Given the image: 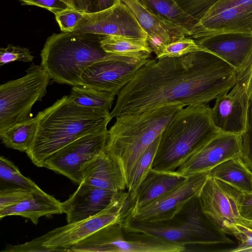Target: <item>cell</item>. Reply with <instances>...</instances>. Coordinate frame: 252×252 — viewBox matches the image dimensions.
<instances>
[{
	"label": "cell",
	"instance_id": "1",
	"mask_svg": "<svg viewBox=\"0 0 252 252\" xmlns=\"http://www.w3.org/2000/svg\"><path fill=\"white\" fill-rule=\"evenodd\" d=\"M236 75L233 67L206 51L150 58L119 92L110 116L173 105H205L227 93Z\"/></svg>",
	"mask_w": 252,
	"mask_h": 252
},
{
	"label": "cell",
	"instance_id": "2",
	"mask_svg": "<svg viewBox=\"0 0 252 252\" xmlns=\"http://www.w3.org/2000/svg\"><path fill=\"white\" fill-rule=\"evenodd\" d=\"M32 144L26 152L36 166L43 167L46 159L75 140L105 131L112 120L110 112L80 106L64 95L39 112Z\"/></svg>",
	"mask_w": 252,
	"mask_h": 252
},
{
	"label": "cell",
	"instance_id": "3",
	"mask_svg": "<svg viewBox=\"0 0 252 252\" xmlns=\"http://www.w3.org/2000/svg\"><path fill=\"white\" fill-rule=\"evenodd\" d=\"M198 196L168 220L147 222L127 216L122 221L124 228L186 248L193 246L200 251L226 252L224 248L235 242L204 213Z\"/></svg>",
	"mask_w": 252,
	"mask_h": 252
},
{
	"label": "cell",
	"instance_id": "4",
	"mask_svg": "<svg viewBox=\"0 0 252 252\" xmlns=\"http://www.w3.org/2000/svg\"><path fill=\"white\" fill-rule=\"evenodd\" d=\"M102 36L75 32L53 33L41 51L40 65L55 82L74 86L79 85L83 73L95 63L109 60L139 61L105 52L100 45Z\"/></svg>",
	"mask_w": 252,
	"mask_h": 252
},
{
	"label": "cell",
	"instance_id": "5",
	"mask_svg": "<svg viewBox=\"0 0 252 252\" xmlns=\"http://www.w3.org/2000/svg\"><path fill=\"white\" fill-rule=\"evenodd\" d=\"M207 104L179 110L162 131L152 169L174 172L189 157L220 133Z\"/></svg>",
	"mask_w": 252,
	"mask_h": 252
},
{
	"label": "cell",
	"instance_id": "6",
	"mask_svg": "<svg viewBox=\"0 0 252 252\" xmlns=\"http://www.w3.org/2000/svg\"><path fill=\"white\" fill-rule=\"evenodd\" d=\"M183 107L173 105L116 117L115 122L108 131L105 150L121 163L126 184L142 154Z\"/></svg>",
	"mask_w": 252,
	"mask_h": 252
},
{
	"label": "cell",
	"instance_id": "7",
	"mask_svg": "<svg viewBox=\"0 0 252 252\" xmlns=\"http://www.w3.org/2000/svg\"><path fill=\"white\" fill-rule=\"evenodd\" d=\"M26 72L0 86V132L32 117L33 105L47 93L51 79L40 65L32 64Z\"/></svg>",
	"mask_w": 252,
	"mask_h": 252
},
{
	"label": "cell",
	"instance_id": "8",
	"mask_svg": "<svg viewBox=\"0 0 252 252\" xmlns=\"http://www.w3.org/2000/svg\"><path fill=\"white\" fill-rule=\"evenodd\" d=\"M128 192L125 190L106 209L99 214L73 223L56 228L38 237L43 246L65 250L100 228L122 221L127 215Z\"/></svg>",
	"mask_w": 252,
	"mask_h": 252
},
{
	"label": "cell",
	"instance_id": "9",
	"mask_svg": "<svg viewBox=\"0 0 252 252\" xmlns=\"http://www.w3.org/2000/svg\"><path fill=\"white\" fill-rule=\"evenodd\" d=\"M108 131L86 135L70 142L48 157L43 167L79 185L84 166L105 149Z\"/></svg>",
	"mask_w": 252,
	"mask_h": 252
},
{
	"label": "cell",
	"instance_id": "10",
	"mask_svg": "<svg viewBox=\"0 0 252 252\" xmlns=\"http://www.w3.org/2000/svg\"><path fill=\"white\" fill-rule=\"evenodd\" d=\"M74 32L148 39L133 13L121 0H114L111 5L100 10L85 11Z\"/></svg>",
	"mask_w": 252,
	"mask_h": 252
},
{
	"label": "cell",
	"instance_id": "11",
	"mask_svg": "<svg viewBox=\"0 0 252 252\" xmlns=\"http://www.w3.org/2000/svg\"><path fill=\"white\" fill-rule=\"evenodd\" d=\"M242 192L209 175L198 196L204 213L226 234L232 225L240 222Z\"/></svg>",
	"mask_w": 252,
	"mask_h": 252
},
{
	"label": "cell",
	"instance_id": "12",
	"mask_svg": "<svg viewBox=\"0 0 252 252\" xmlns=\"http://www.w3.org/2000/svg\"><path fill=\"white\" fill-rule=\"evenodd\" d=\"M209 175L208 171L189 176L164 194L127 216L147 222L170 219L189 200L199 195Z\"/></svg>",
	"mask_w": 252,
	"mask_h": 252
},
{
	"label": "cell",
	"instance_id": "13",
	"mask_svg": "<svg viewBox=\"0 0 252 252\" xmlns=\"http://www.w3.org/2000/svg\"><path fill=\"white\" fill-rule=\"evenodd\" d=\"M241 155V134L220 132L186 159L175 172L187 177L210 171L220 163Z\"/></svg>",
	"mask_w": 252,
	"mask_h": 252
},
{
	"label": "cell",
	"instance_id": "14",
	"mask_svg": "<svg viewBox=\"0 0 252 252\" xmlns=\"http://www.w3.org/2000/svg\"><path fill=\"white\" fill-rule=\"evenodd\" d=\"M148 60L137 62L109 60L95 63L83 73L79 85L117 95Z\"/></svg>",
	"mask_w": 252,
	"mask_h": 252
},
{
	"label": "cell",
	"instance_id": "15",
	"mask_svg": "<svg viewBox=\"0 0 252 252\" xmlns=\"http://www.w3.org/2000/svg\"><path fill=\"white\" fill-rule=\"evenodd\" d=\"M124 191H116L80 183L76 190L62 202V211L66 214L67 223L99 214L109 207Z\"/></svg>",
	"mask_w": 252,
	"mask_h": 252
},
{
	"label": "cell",
	"instance_id": "16",
	"mask_svg": "<svg viewBox=\"0 0 252 252\" xmlns=\"http://www.w3.org/2000/svg\"><path fill=\"white\" fill-rule=\"evenodd\" d=\"M121 0L130 9L147 33L152 52L161 44L190 36L188 31L160 16L144 0Z\"/></svg>",
	"mask_w": 252,
	"mask_h": 252
},
{
	"label": "cell",
	"instance_id": "17",
	"mask_svg": "<svg viewBox=\"0 0 252 252\" xmlns=\"http://www.w3.org/2000/svg\"><path fill=\"white\" fill-rule=\"evenodd\" d=\"M224 33L252 34V5L231 6L202 18L195 25L189 37L196 40Z\"/></svg>",
	"mask_w": 252,
	"mask_h": 252
},
{
	"label": "cell",
	"instance_id": "18",
	"mask_svg": "<svg viewBox=\"0 0 252 252\" xmlns=\"http://www.w3.org/2000/svg\"><path fill=\"white\" fill-rule=\"evenodd\" d=\"M195 41L201 48L220 58L236 71L242 67L252 54V34L220 33Z\"/></svg>",
	"mask_w": 252,
	"mask_h": 252
},
{
	"label": "cell",
	"instance_id": "19",
	"mask_svg": "<svg viewBox=\"0 0 252 252\" xmlns=\"http://www.w3.org/2000/svg\"><path fill=\"white\" fill-rule=\"evenodd\" d=\"M249 102L246 94L233 87L216 99L211 108L214 125L221 132L241 134L245 128Z\"/></svg>",
	"mask_w": 252,
	"mask_h": 252
},
{
	"label": "cell",
	"instance_id": "20",
	"mask_svg": "<svg viewBox=\"0 0 252 252\" xmlns=\"http://www.w3.org/2000/svg\"><path fill=\"white\" fill-rule=\"evenodd\" d=\"M81 183L116 191L126 189V180L121 163L105 149L84 166Z\"/></svg>",
	"mask_w": 252,
	"mask_h": 252
},
{
	"label": "cell",
	"instance_id": "21",
	"mask_svg": "<svg viewBox=\"0 0 252 252\" xmlns=\"http://www.w3.org/2000/svg\"><path fill=\"white\" fill-rule=\"evenodd\" d=\"M186 178L175 171L160 172L151 168L135 193L128 215L164 194Z\"/></svg>",
	"mask_w": 252,
	"mask_h": 252
},
{
	"label": "cell",
	"instance_id": "22",
	"mask_svg": "<svg viewBox=\"0 0 252 252\" xmlns=\"http://www.w3.org/2000/svg\"><path fill=\"white\" fill-rule=\"evenodd\" d=\"M62 213V202L43 190L33 191L21 202L0 210V218L20 216L30 219L36 225L42 217Z\"/></svg>",
	"mask_w": 252,
	"mask_h": 252
},
{
	"label": "cell",
	"instance_id": "23",
	"mask_svg": "<svg viewBox=\"0 0 252 252\" xmlns=\"http://www.w3.org/2000/svg\"><path fill=\"white\" fill-rule=\"evenodd\" d=\"M100 45L109 54L138 61L150 59L152 51L147 39L120 35H103Z\"/></svg>",
	"mask_w": 252,
	"mask_h": 252
},
{
	"label": "cell",
	"instance_id": "24",
	"mask_svg": "<svg viewBox=\"0 0 252 252\" xmlns=\"http://www.w3.org/2000/svg\"><path fill=\"white\" fill-rule=\"evenodd\" d=\"M210 175L243 192H252V171L241 157L228 159L210 171Z\"/></svg>",
	"mask_w": 252,
	"mask_h": 252
},
{
	"label": "cell",
	"instance_id": "25",
	"mask_svg": "<svg viewBox=\"0 0 252 252\" xmlns=\"http://www.w3.org/2000/svg\"><path fill=\"white\" fill-rule=\"evenodd\" d=\"M37 126V116L16 124L0 132L2 143L7 148L26 153L33 141Z\"/></svg>",
	"mask_w": 252,
	"mask_h": 252
},
{
	"label": "cell",
	"instance_id": "26",
	"mask_svg": "<svg viewBox=\"0 0 252 252\" xmlns=\"http://www.w3.org/2000/svg\"><path fill=\"white\" fill-rule=\"evenodd\" d=\"M115 95L84 85L72 86L69 95L72 100L81 106L109 111Z\"/></svg>",
	"mask_w": 252,
	"mask_h": 252
},
{
	"label": "cell",
	"instance_id": "27",
	"mask_svg": "<svg viewBox=\"0 0 252 252\" xmlns=\"http://www.w3.org/2000/svg\"><path fill=\"white\" fill-rule=\"evenodd\" d=\"M144 0L160 16L183 28L191 35L197 22L185 12L175 0Z\"/></svg>",
	"mask_w": 252,
	"mask_h": 252
},
{
	"label": "cell",
	"instance_id": "28",
	"mask_svg": "<svg viewBox=\"0 0 252 252\" xmlns=\"http://www.w3.org/2000/svg\"><path fill=\"white\" fill-rule=\"evenodd\" d=\"M160 135L145 150L130 172L126 184V189L128 192V198L131 202L137 188L152 168Z\"/></svg>",
	"mask_w": 252,
	"mask_h": 252
},
{
	"label": "cell",
	"instance_id": "29",
	"mask_svg": "<svg viewBox=\"0 0 252 252\" xmlns=\"http://www.w3.org/2000/svg\"><path fill=\"white\" fill-rule=\"evenodd\" d=\"M0 179L15 187L33 191H43L34 182L24 176L13 162L2 156L0 157Z\"/></svg>",
	"mask_w": 252,
	"mask_h": 252
},
{
	"label": "cell",
	"instance_id": "30",
	"mask_svg": "<svg viewBox=\"0 0 252 252\" xmlns=\"http://www.w3.org/2000/svg\"><path fill=\"white\" fill-rule=\"evenodd\" d=\"M200 51L201 48L195 40L189 37H185L168 43L161 44L154 49L156 59L164 58L180 57Z\"/></svg>",
	"mask_w": 252,
	"mask_h": 252
},
{
	"label": "cell",
	"instance_id": "31",
	"mask_svg": "<svg viewBox=\"0 0 252 252\" xmlns=\"http://www.w3.org/2000/svg\"><path fill=\"white\" fill-rule=\"evenodd\" d=\"M86 11L79 8L67 7L58 9L53 13L62 32H74Z\"/></svg>",
	"mask_w": 252,
	"mask_h": 252
},
{
	"label": "cell",
	"instance_id": "32",
	"mask_svg": "<svg viewBox=\"0 0 252 252\" xmlns=\"http://www.w3.org/2000/svg\"><path fill=\"white\" fill-rule=\"evenodd\" d=\"M241 158L252 171V98L249 99L245 128L241 134Z\"/></svg>",
	"mask_w": 252,
	"mask_h": 252
},
{
	"label": "cell",
	"instance_id": "33",
	"mask_svg": "<svg viewBox=\"0 0 252 252\" xmlns=\"http://www.w3.org/2000/svg\"><path fill=\"white\" fill-rule=\"evenodd\" d=\"M34 58L28 48L19 45L8 44L5 48L0 49V66L15 61L31 63Z\"/></svg>",
	"mask_w": 252,
	"mask_h": 252
},
{
	"label": "cell",
	"instance_id": "34",
	"mask_svg": "<svg viewBox=\"0 0 252 252\" xmlns=\"http://www.w3.org/2000/svg\"><path fill=\"white\" fill-rule=\"evenodd\" d=\"M219 0H175L179 7L197 22Z\"/></svg>",
	"mask_w": 252,
	"mask_h": 252
},
{
	"label": "cell",
	"instance_id": "35",
	"mask_svg": "<svg viewBox=\"0 0 252 252\" xmlns=\"http://www.w3.org/2000/svg\"><path fill=\"white\" fill-rule=\"evenodd\" d=\"M33 191L20 187L5 188L0 190V210L15 205L29 197Z\"/></svg>",
	"mask_w": 252,
	"mask_h": 252
},
{
	"label": "cell",
	"instance_id": "36",
	"mask_svg": "<svg viewBox=\"0 0 252 252\" xmlns=\"http://www.w3.org/2000/svg\"><path fill=\"white\" fill-rule=\"evenodd\" d=\"M228 234L234 236L240 242L231 252H252V229L237 223L232 225Z\"/></svg>",
	"mask_w": 252,
	"mask_h": 252
},
{
	"label": "cell",
	"instance_id": "37",
	"mask_svg": "<svg viewBox=\"0 0 252 252\" xmlns=\"http://www.w3.org/2000/svg\"><path fill=\"white\" fill-rule=\"evenodd\" d=\"M3 252H67L64 249L49 248L43 246L38 239L36 238L32 240L23 244L7 245L2 251Z\"/></svg>",
	"mask_w": 252,
	"mask_h": 252
},
{
	"label": "cell",
	"instance_id": "38",
	"mask_svg": "<svg viewBox=\"0 0 252 252\" xmlns=\"http://www.w3.org/2000/svg\"><path fill=\"white\" fill-rule=\"evenodd\" d=\"M240 5H252V0H219L208 10L203 17H210L227 8Z\"/></svg>",
	"mask_w": 252,
	"mask_h": 252
},
{
	"label": "cell",
	"instance_id": "39",
	"mask_svg": "<svg viewBox=\"0 0 252 252\" xmlns=\"http://www.w3.org/2000/svg\"><path fill=\"white\" fill-rule=\"evenodd\" d=\"M239 210L240 220L252 222V192H242Z\"/></svg>",
	"mask_w": 252,
	"mask_h": 252
},
{
	"label": "cell",
	"instance_id": "40",
	"mask_svg": "<svg viewBox=\"0 0 252 252\" xmlns=\"http://www.w3.org/2000/svg\"><path fill=\"white\" fill-rule=\"evenodd\" d=\"M114 0H92L91 12L97 11L111 5Z\"/></svg>",
	"mask_w": 252,
	"mask_h": 252
},
{
	"label": "cell",
	"instance_id": "41",
	"mask_svg": "<svg viewBox=\"0 0 252 252\" xmlns=\"http://www.w3.org/2000/svg\"><path fill=\"white\" fill-rule=\"evenodd\" d=\"M247 95L249 99L252 98V71L248 85Z\"/></svg>",
	"mask_w": 252,
	"mask_h": 252
}]
</instances>
